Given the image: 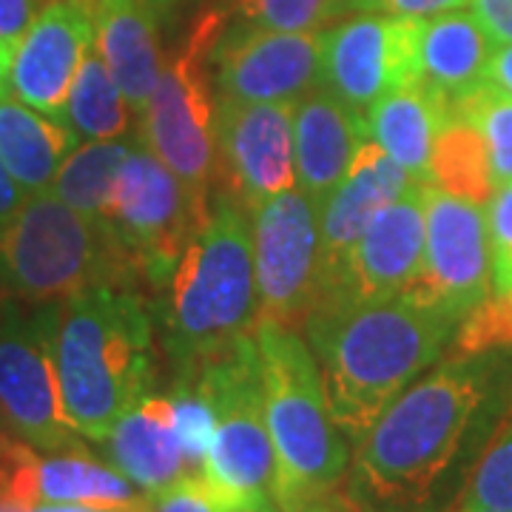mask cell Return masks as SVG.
<instances>
[{
    "instance_id": "6da1fadb",
    "label": "cell",
    "mask_w": 512,
    "mask_h": 512,
    "mask_svg": "<svg viewBox=\"0 0 512 512\" xmlns=\"http://www.w3.org/2000/svg\"><path fill=\"white\" fill-rule=\"evenodd\" d=\"M498 350L450 353L370 424L350 458L348 493L367 512H430L444 478L495 416Z\"/></svg>"
},
{
    "instance_id": "7a4b0ae2",
    "label": "cell",
    "mask_w": 512,
    "mask_h": 512,
    "mask_svg": "<svg viewBox=\"0 0 512 512\" xmlns=\"http://www.w3.org/2000/svg\"><path fill=\"white\" fill-rule=\"evenodd\" d=\"M456 319L416 293L387 299H322L305 322L316 350L333 421L353 444L439 362L456 333Z\"/></svg>"
},
{
    "instance_id": "3957f363",
    "label": "cell",
    "mask_w": 512,
    "mask_h": 512,
    "mask_svg": "<svg viewBox=\"0 0 512 512\" xmlns=\"http://www.w3.org/2000/svg\"><path fill=\"white\" fill-rule=\"evenodd\" d=\"M151 319L123 285L83 288L57 308L55 365L66 419L83 439L106 441L111 427L151 396Z\"/></svg>"
},
{
    "instance_id": "277c9868",
    "label": "cell",
    "mask_w": 512,
    "mask_h": 512,
    "mask_svg": "<svg viewBox=\"0 0 512 512\" xmlns=\"http://www.w3.org/2000/svg\"><path fill=\"white\" fill-rule=\"evenodd\" d=\"M168 285L165 348L177 379L194 376L254 336L259 313L254 234L237 197H217Z\"/></svg>"
},
{
    "instance_id": "5b68a950",
    "label": "cell",
    "mask_w": 512,
    "mask_h": 512,
    "mask_svg": "<svg viewBox=\"0 0 512 512\" xmlns=\"http://www.w3.org/2000/svg\"><path fill=\"white\" fill-rule=\"evenodd\" d=\"M265 421L274 444V501L282 512L339 490L350 470V444L333 421L322 370L308 342L288 325L256 319Z\"/></svg>"
},
{
    "instance_id": "8992f818",
    "label": "cell",
    "mask_w": 512,
    "mask_h": 512,
    "mask_svg": "<svg viewBox=\"0 0 512 512\" xmlns=\"http://www.w3.org/2000/svg\"><path fill=\"white\" fill-rule=\"evenodd\" d=\"M134 259L106 222L89 220L55 191L29 194L0 225V288L23 302H60L92 285H123Z\"/></svg>"
},
{
    "instance_id": "52a82bcc",
    "label": "cell",
    "mask_w": 512,
    "mask_h": 512,
    "mask_svg": "<svg viewBox=\"0 0 512 512\" xmlns=\"http://www.w3.org/2000/svg\"><path fill=\"white\" fill-rule=\"evenodd\" d=\"M188 382L197 384L214 410V436L200 473L211 493L228 512L254 498H274L276 456L265 421L256 336L200 367Z\"/></svg>"
},
{
    "instance_id": "ba28073f",
    "label": "cell",
    "mask_w": 512,
    "mask_h": 512,
    "mask_svg": "<svg viewBox=\"0 0 512 512\" xmlns=\"http://www.w3.org/2000/svg\"><path fill=\"white\" fill-rule=\"evenodd\" d=\"M222 26V12L197 18L183 52L163 66V77L140 114L146 146L200 197L208 194L217 171V106L205 63Z\"/></svg>"
},
{
    "instance_id": "9c48e42d",
    "label": "cell",
    "mask_w": 512,
    "mask_h": 512,
    "mask_svg": "<svg viewBox=\"0 0 512 512\" xmlns=\"http://www.w3.org/2000/svg\"><path fill=\"white\" fill-rule=\"evenodd\" d=\"M205 220V197L194 194L148 146L131 148L114 183L109 225L151 285L171 282Z\"/></svg>"
},
{
    "instance_id": "30bf717a",
    "label": "cell",
    "mask_w": 512,
    "mask_h": 512,
    "mask_svg": "<svg viewBox=\"0 0 512 512\" xmlns=\"http://www.w3.org/2000/svg\"><path fill=\"white\" fill-rule=\"evenodd\" d=\"M254 214L256 319L299 328L325 291L319 208L299 191H282Z\"/></svg>"
},
{
    "instance_id": "8fae6325",
    "label": "cell",
    "mask_w": 512,
    "mask_h": 512,
    "mask_svg": "<svg viewBox=\"0 0 512 512\" xmlns=\"http://www.w3.org/2000/svg\"><path fill=\"white\" fill-rule=\"evenodd\" d=\"M57 308L23 316L15 308L0 313V419L18 439L43 453L77 450L74 430L60 396L55 365Z\"/></svg>"
},
{
    "instance_id": "7c38bea8",
    "label": "cell",
    "mask_w": 512,
    "mask_h": 512,
    "mask_svg": "<svg viewBox=\"0 0 512 512\" xmlns=\"http://www.w3.org/2000/svg\"><path fill=\"white\" fill-rule=\"evenodd\" d=\"M410 293L456 322L493 293L490 231L481 205L424 183V265Z\"/></svg>"
},
{
    "instance_id": "4fadbf2b",
    "label": "cell",
    "mask_w": 512,
    "mask_h": 512,
    "mask_svg": "<svg viewBox=\"0 0 512 512\" xmlns=\"http://www.w3.org/2000/svg\"><path fill=\"white\" fill-rule=\"evenodd\" d=\"M421 18L359 12L325 32L322 83L350 109L365 111L393 89L416 83Z\"/></svg>"
},
{
    "instance_id": "5bb4252c",
    "label": "cell",
    "mask_w": 512,
    "mask_h": 512,
    "mask_svg": "<svg viewBox=\"0 0 512 512\" xmlns=\"http://www.w3.org/2000/svg\"><path fill=\"white\" fill-rule=\"evenodd\" d=\"M322 46L325 32L234 26L211 52L220 100L296 103L322 83Z\"/></svg>"
},
{
    "instance_id": "9a60e30c",
    "label": "cell",
    "mask_w": 512,
    "mask_h": 512,
    "mask_svg": "<svg viewBox=\"0 0 512 512\" xmlns=\"http://www.w3.org/2000/svg\"><path fill=\"white\" fill-rule=\"evenodd\" d=\"M217 163L228 194L256 211L296 183L293 103H217Z\"/></svg>"
},
{
    "instance_id": "2e32d148",
    "label": "cell",
    "mask_w": 512,
    "mask_h": 512,
    "mask_svg": "<svg viewBox=\"0 0 512 512\" xmlns=\"http://www.w3.org/2000/svg\"><path fill=\"white\" fill-rule=\"evenodd\" d=\"M94 37V0H52L15 46L9 92L32 109L66 120V100Z\"/></svg>"
},
{
    "instance_id": "e0dca14e",
    "label": "cell",
    "mask_w": 512,
    "mask_h": 512,
    "mask_svg": "<svg viewBox=\"0 0 512 512\" xmlns=\"http://www.w3.org/2000/svg\"><path fill=\"white\" fill-rule=\"evenodd\" d=\"M424 265V183H413L402 197L384 205L353 245L339 285L322 296L387 299L407 293ZM319 299V302H322Z\"/></svg>"
},
{
    "instance_id": "ac0fdd59",
    "label": "cell",
    "mask_w": 512,
    "mask_h": 512,
    "mask_svg": "<svg viewBox=\"0 0 512 512\" xmlns=\"http://www.w3.org/2000/svg\"><path fill=\"white\" fill-rule=\"evenodd\" d=\"M413 183L419 180H413L384 148L367 140L362 143L348 177L319 202V237H322V271H325L322 296H328L339 285L350 251L365 234L370 220L384 205L402 197Z\"/></svg>"
},
{
    "instance_id": "d6986e66",
    "label": "cell",
    "mask_w": 512,
    "mask_h": 512,
    "mask_svg": "<svg viewBox=\"0 0 512 512\" xmlns=\"http://www.w3.org/2000/svg\"><path fill=\"white\" fill-rule=\"evenodd\" d=\"M367 140L365 117L328 89L302 94L293 106L296 183L316 205L348 177Z\"/></svg>"
},
{
    "instance_id": "ffe728a7",
    "label": "cell",
    "mask_w": 512,
    "mask_h": 512,
    "mask_svg": "<svg viewBox=\"0 0 512 512\" xmlns=\"http://www.w3.org/2000/svg\"><path fill=\"white\" fill-rule=\"evenodd\" d=\"M94 15V46L131 111L143 114L163 77L151 0H94Z\"/></svg>"
},
{
    "instance_id": "44dd1931",
    "label": "cell",
    "mask_w": 512,
    "mask_h": 512,
    "mask_svg": "<svg viewBox=\"0 0 512 512\" xmlns=\"http://www.w3.org/2000/svg\"><path fill=\"white\" fill-rule=\"evenodd\" d=\"M493 37L473 12H444L421 18L416 40V86L447 106L484 83Z\"/></svg>"
},
{
    "instance_id": "7402d4cb",
    "label": "cell",
    "mask_w": 512,
    "mask_h": 512,
    "mask_svg": "<svg viewBox=\"0 0 512 512\" xmlns=\"http://www.w3.org/2000/svg\"><path fill=\"white\" fill-rule=\"evenodd\" d=\"M103 444L109 450L111 464L146 495L191 476L177 439L174 404L165 396H146L143 402L134 404L111 427Z\"/></svg>"
},
{
    "instance_id": "603a6c76",
    "label": "cell",
    "mask_w": 512,
    "mask_h": 512,
    "mask_svg": "<svg viewBox=\"0 0 512 512\" xmlns=\"http://www.w3.org/2000/svg\"><path fill=\"white\" fill-rule=\"evenodd\" d=\"M77 143L80 137L66 120L26 106L15 94L0 97V163L26 197L52 191Z\"/></svg>"
},
{
    "instance_id": "cb8c5ba5",
    "label": "cell",
    "mask_w": 512,
    "mask_h": 512,
    "mask_svg": "<svg viewBox=\"0 0 512 512\" xmlns=\"http://www.w3.org/2000/svg\"><path fill=\"white\" fill-rule=\"evenodd\" d=\"M447 117L450 106L413 83L387 92L365 111V134L413 180L430 183V154Z\"/></svg>"
},
{
    "instance_id": "d4e9b609",
    "label": "cell",
    "mask_w": 512,
    "mask_h": 512,
    "mask_svg": "<svg viewBox=\"0 0 512 512\" xmlns=\"http://www.w3.org/2000/svg\"><path fill=\"white\" fill-rule=\"evenodd\" d=\"M40 498L43 504H92L131 507L143 498L117 467H106L83 447L40 458Z\"/></svg>"
},
{
    "instance_id": "484cf974",
    "label": "cell",
    "mask_w": 512,
    "mask_h": 512,
    "mask_svg": "<svg viewBox=\"0 0 512 512\" xmlns=\"http://www.w3.org/2000/svg\"><path fill=\"white\" fill-rule=\"evenodd\" d=\"M430 183L476 205H484L493 197L495 180L487 143L481 131L461 114L450 111L436 134L430 154Z\"/></svg>"
},
{
    "instance_id": "4316f807",
    "label": "cell",
    "mask_w": 512,
    "mask_h": 512,
    "mask_svg": "<svg viewBox=\"0 0 512 512\" xmlns=\"http://www.w3.org/2000/svg\"><path fill=\"white\" fill-rule=\"evenodd\" d=\"M128 106L123 92L106 69L97 46L83 57L72 92L66 100V123L74 128L80 140H120L128 131Z\"/></svg>"
},
{
    "instance_id": "83f0119b",
    "label": "cell",
    "mask_w": 512,
    "mask_h": 512,
    "mask_svg": "<svg viewBox=\"0 0 512 512\" xmlns=\"http://www.w3.org/2000/svg\"><path fill=\"white\" fill-rule=\"evenodd\" d=\"M128 154H131V146L117 143V140L77 146L63 168L57 171L52 191L83 217L109 225L111 194H114L117 174Z\"/></svg>"
},
{
    "instance_id": "f1b7e54d",
    "label": "cell",
    "mask_w": 512,
    "mask_h": 512,
    "mask_svg": "<svg viewBox=\"0 0 512 512\" xmlns=\"http://www.w3.org/2000/svg\"><path fill=\"white\" fill-rule=\"evenodd\" d=\"M461 510H512V402L458 493Z\"/></svg>"
},
{
    "instance_id": "f546056e",
    "label": "cell",
    "mask_w": 512,
    "mask_h": 512,
    "mask_svg": "<svg viewBox=\"0 0 512 512\" xmlns=\"http://www.w3.org/2000/svg\"><path fill=\"white\" fill-rule=\"evenodd\" d=\"M453 114H461L481 131L490 165H493L495 188L512 180V97L498 92L487 80L476 86L470 94H464L458 103L450 106Z\"/></svg>"
},
{
    "instance_id": "4dcf8cb0",
    "label": "cell",
    "mask_w": 512,
    "mask_h": 512,
    "mask_svg": "<svg viewBox=\"0 0 512 512\" xmlns=\"http://www.w3.org/2000/svg\"><path fill=\"white\" fill-rule=\"evenodd\" d=\"M245 26L276 32H316L348 12V0H237Z\"/></svg>"
},
{
    "instance_id": "1f68e13d",
    "label": "cell",
    "mask_w": 512,
    "mask_h": 512,
    "mask_svg": "<svg viewBox=\"0 0 512 512\" xmlns=\"http://www.w3.org/2000/svg\"><path fill=\"white\" fill-rule=\"evenodd\" d=\"M40 498V456L23 439L0 436V512H29Z\"/></svg>"
},
{
    "instance_id": "d6a6232c",
    "label": "cell",
    "mask_w": 512,
    "mask_h": 512,
    "mask_svg": "<svg viewBox=\"0 0 512 512\" xmlns=\"http://www.w3.org/2000/svg\"><path fill=\"white\" fill-rule=\"evenodd\" d=\"M168 399L174 404V424H177L180 447H183L185 467L191 476H197V473H202L208 444L214 436V410L197 390V384L188 382V379H177L174 393Z\"/></svg>"
},
{
    "instance_id": "836d02e7",
    "label": "cell",
    "mask_w": 512,
    "mask_h": 512,
    "mask_svg": "<svg viewBox=\"0 0 512 512\" xmlns=\"http://www.w3.org/2000/svg\"><path fill=\"white\" fill-rule=\"evenodd\" d=\"M512 348V291L490 293L476 311L461 319L456 333V353Z\"/></svg>"
},
{
    "instance_id": "e575fe53",
    "label": "cell",
    "mask_w": 512,
    "mask_h": 512,
    "mask_svg": "<svg viewBox=\"0 0 512 512\" xmlns=\"http://www.w3.org/2000/svg\"><path fill=\"white\" fill-rule=\"evenodd\" d=\"M493 293L512 291V180L498 185L487 205Z\"/></svg>"
},
{
    "instance_id": "d590c367",
    "label": "cell",
    "mask_w": 512,
    "mask_h": 512,
    "mask_svg": "<svg viewBox=\"0 0 512 512\" xmlns=\"http://www.w3.org/2000/svg\"><path fill=\"white\" fill-rule=\"evenodd\" d=\"M146 512H228L205 478L183 476L171 487L146 495Z\"/></svg>"
},
{
    "instance_id": "8d00e7d4",
    "label": "cell",
    "mask_w": 512,
    "mask_h": 512,
    "mask_svg": "<svg viewBox=\"0 0 512 512\" xmlns=\"http://www.w3.org/2000/svg\"><path fill=\"white\" fill-rule=\"evenodd\" d=\"M470 0H348V12H382L399 18H436L456 12Z\"/></svg>"
},
{
    "instance_id": "74e56055",
    "label": "cell",
    "mask_w": 512,
    "mask_h": 512,
    "mask_svg": "<svg viewBox=\"0 0 512 512\" xmlns=\"http://www.w3.org/2000/svg\"><path fill=\"white\" fill-rule=\"evenodd\" d=\"M43 3L46 0H0V40L18 46L32 20L43 12Z\"/></svg>"
},
{
    "instance_id": "f35d334b",
    "label": "cell",
    "mask_w": 512,
    "mask_h": 512,
    "mask_svg": "<svg viewBox=\"0 0 512 512\" xmlns=\"http://www.w3.org/2000/svg\"><path fill=\"white\" fill-rule=\"evenodd\" d=\"M470 6L493 43H512V0H470Z\"/></svg>"
},
{
    "instance_id": "ab89813d",
    "label": "cell",
    "mask_w": 512,
    "mask_h": 512,
    "mask_svg": "<svg viewBox=\"0 0 512 512\" xmlns=\"http://www.w3.org/2000/svg\"><path fill=\"white\" fill-rule=\"evenodd\" d=\"M484 80L490 86H495L498 92L512 97V43H501V46H495L493 52H490Z\"/></svg>"
},
{
    "instance_id": "60d3db41",
    "label": "cell",
    "mask_w": 512,
    "mask_h": 512,
    "mask_svg": "<svg viewBox=\"0 0 512 512\" xmlns=\"http://www.w3.org/2000/svg\"><path fill=\"white\" fill-rule=\"evenodd\" d=\"M293 512H367L348 490H333V493L319 495V498H313L308 501L305 507H299V510Z\"/></svg>"
},
{
    "instance_id": "b9f144b4",
    "label": "cell",
    "mask_w": 512,
    "mask_h": 512,
    "mask_svg": "<svg viewBox=\"0 0 512 512\" xmlns=\"http://www.w3.org/2000/svg\"><path fill=\"white\" fill-rule=\"evenodd\" d=\"M23 200H26L23 188L12 180V174L6 171V165L0 163V225L18 211Z\"/></svg>"
},
{
    "instance_id": "7bdbcfd3",
    "label": "cell",
    "mask_w": 512,
    "mask_h": 512,
    "mask_svg": "<svg viewBox=\"0 0 512 512\" xmlns=\"http://www.w3.org/2000/svg\"><path fill=\"white\" fill-rule=\"evenodd\" d=\"M29 512H146V498L131 507H92V504H40Z\"/></svg>"
},
{
    "instance_id": "ee69618b",
    "label": "cell",
    "mask_w": 512,
    "mask_h": 512,
    "mask_svg": "<svg viewBox=\"0 0 512 512\" xmlns=\"http://www.w3.org/2000/svg\"><path fill=\"white\" fill-rule=\"evenodd\" d=\"M12 57H15V43H3V40H0V97L9 92V69H12Z\"/></svg>"
},
{
    "instance_id": "f6af8a7d",
    "label": "cell",
    "mask_w": 512,
    "mask_h": 512,
    "mask_svg": "<svg viewBox=\"0 0 512 512\" xmlns=\"http://www.w3.org/2000/svg\"><path fill=\"white\" fill-rule=\"evenodd\" d=\"M231 512H282V510H279V504H276L274 498H254V501L239 504L237 510H231Z\"/></svg>"
},
{
    "instance_id": "bcb514c9",
    "label": "cell",
    "mask_w": 512,
    "mask_h": 512,
    "mask_svg": "<svg viewBox=\"0 0 512 512\" xmlns=\"http://www.w3.org/2000/svg\"><path fill=\"white\" fill-rule=\"evenodd\" d=\"M450 512H512V510H461V507H453Z\"/></svg>"
},
{
    "instance_id": "7dc6e473",
    "label": "cell",
    "mask_w": 512,
    "mask_h": 512,
    "mask_svg": "<svg viewBox=\"0 0 512 512\" xmlns=\"http://www.w3.org/2000/svg\"><path fill=\"white\" fill-rule=\"evenodd\" d=\"M151 3H163L165 6V3H171V0H151Z\"/></svg>"
}]
</instances>
